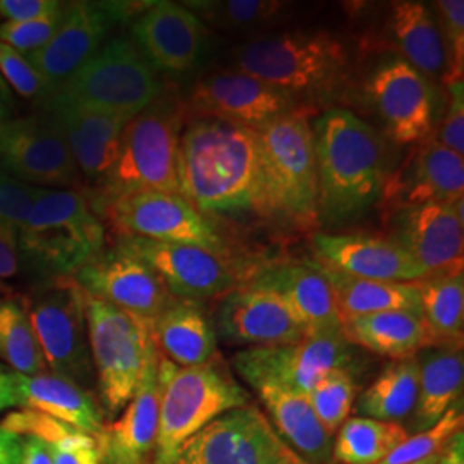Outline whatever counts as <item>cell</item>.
<instances>
[{"mask_svg":"<svg viewBox=\"0 0 464 464\" xmlns=\"http://www.w3.org/2000/svg\"><path fill=\"white\" fill-rule=\"evenodd\" d=\"M181 195L205 216L260 214V157L253 130L197 119L179 140Z\"/></svg>","mask_w":464,"mask_h":464,"instance_id":"1","label":"cell"},{"mask_svg":"<svg viewBox=\"0 0 464 464\" xmlns=\"http://www.w3.org/2000/svg\"><path fill=\"white\" fill-rule=\"evenodd\" d=\"M318 220L344 224L381 201L389 176L387 143L346 109H331L314 126Z\"/></svg>","mask_w":464,"mask_h":464,"instance_id":"2","label":"cell"},{"mask_svg":"<svg viewBox=\"0 0 464 464\" xmlns=\"http://www.w3.org/2000/svg\"><path fill=\"white\" fill-rule=\"evenodd\" d=\"M183 122V105L166 92L130 119L121 134L116 164L97 186L95 214L143 191L181 195L178 155Z\"/></svg>","mask_w":464,"mask_h":464,"instance_id":"3","label":"cell"},{"mask_svg":"<svg viewBox=\"0 0 464 464\" xmlns=\"http://www.w3.org/2000/svg\"><path fill=\"white\" fill-rule=\"evenodd\" d=\"M260 157V214L301 229L318 226L314 131L304 112L255 130Z\"/></svg>","mask_w":464,"mask_h":464,"instance_id":"4","label":"cell"},{"mask_svg":"<svg viewBox=\"0 0 464 464\" xmlns=\"http://www.w3.org/2000/svg\"><path fill=\"white\" fill-rule=\"evenodd\" d=\"M17 246L44 276L72 277L105 246V227L78 189L36 188Z\"/></svg>","mask_w":464,"mask_h":464,"instance_id":"5","label":"cell"},{"mask_svg":"<svg viewBox=\"0 0 464 464\" xmlns=\"http://www.w3.org/2000/svg\"><path fill=\"white\" fill-rule=\"evenodd\" d=\"M348 47L329 32H282L251 38L234 50L232 66L298 100L322 95L341 82Z\"/></svg>","mask_w":464,"mask_h":464,"instance_id":"6","label":"cell"},{"mask_svg":"<svg viewBox=\"0 0 464 464\" xmlns=\"http://www.w3.org/2000/svg\"><path fill=\"white\" fill-rule=\"evenodd\" d=\"M159 375L160 411L153 464H170L188 439L218 416L249 404L248 392L218 358L183 368L159 353Z\"/></svg>","mask_w":464,"mask_h":464,"instance_id":"7","label":"cell"},{"mask_svg":"<svg viewBox=\"0 0 464 464\" xmlns=\"http://www.w3.org/2000/svg\"><path fill=\"white\" fill-rule=\"evenodd\" d=\"M86 325L100 399L107 415L114 416L133 398L155 348L151 324L88 296Z\"/></svg>","mask_w":464,"mask_h":464,"instance_id":"8","label":"cell"},{"mask_svg":"<svg viewBox=\"0 0 464 464\" xmlns=\"http://www.w3.org/2000/svg\"><path fill=\"white\" fill-rule=\"evenodd\" d=\"M164 92L145 55L130 38H114L80 67L55 95L86 109L138 116Z\"/></svg>","mask_w":464,"mask_h":464,"instance_id":"9","label":"cell"},{"mask_svg":"<svg viewBox=\"0 0 464 464\" xmlns=\"http://www.w3.org/2000/svg\"><path fill=\"white\" fill-rule=\"evenodd\" d=\"M88 295L74 277H53L30 306L34 337L50 372L92 394L95 368L86 325Z\"/></svg>","mask_w":464,"mask_h":464,"instance_id":"10","label":"cell"},{"mask_svg":"<svg viewBox=\"0 0 464 464\" xmlns=\"http://www.w3.org/2000/svg\"><path fill=\"white\" fill-rule=\"evenodd\" d=\"M170 464H306L266 413L246 404L216 418L188 439Z\"/></svg>","mask_w":464,"mask_h":464,"instance_id":"11","label":"cell"},{"mask_svg":"<svg viewBox=\"0 0 464 464\" xmlns=\"http://www.w3.org/2000/svg\"><path fill=\"white\" fill-rule=\"evenodd\" d=\"M353 360L354 346L344 334H331L310 335L293 344L243 349L234 354L232 366L253 389L277 385L308 396L329 370L349 368Z\"/></svg>","mask_w":464,"mask_h":464,"instance_id":"12","label":"cell"},{"mask_svg":"<svg viewBox=\"0 0 464 464\" xmlns=\"http://www.w3.org/2000/svg\"><path fill=\"white\" fill-rule=\"evenodd\" d=\"M102 214L111 220L117 236L191 245L218 255L226 249L214 220L178 193H136L117 199Z\"/></svg>","mask_w":464,"mask_h":464,"instance_id":"13","label":"cell"},{"mask_svg":"<svg viewBox=\"0 0 464 464\" xmlns=\"http://www.w3.org/2000/svg\"><path fill=\"white\" fill-rule=\"evenodd\" d=\"M0 169L34 188L64 189L80 184V169L66 140L45 112L9 119L0 126Z\"/></svg>","mask_w":464,"mask_h":464,"instance_id":"14","label":"cell"},{"mask_svg":"<svg viewBox=\"0 0 464 464\" xmlns=\"http://www.w3.org/2000/svg\"><path fill=\"white\" fill-rule=\"evenodd\" d=\"M72 277L90 298L150 324L174 301L157 272L121 241L100 249Z\"/></svg>","mask_w":464,"mask_h":464,"instance_id":"15","label":"cell"},{"mask_svg":"<svg viewBox=\"0 0 464 464\" xmlns=\"http://www.w3.org/2000/svg\"><path fill=\"white\" fill-rule=\"evenodd\" d=\"M131 5L128 2H72L64 7L49 44L26 55L52 93L99 52L114 24L136 11Z\"/></svg>","mask_w":464,"mask_h":464,"instance_id":"16","label":"cell"},{"mask_svg":"<svg viewBox=\"0 0 464 464\" xmlns=\"http://www.w3.org/2000/svg\"><path fill=\"white\" fill-rule=\"evenodd\" d=\"M368 95L385 133L398 145H416L430 138L437 95L430 80L401 57L383 61L368 80Z\"/></svg>","mask_w":464,"mask_h":464,"instance_id":"17","label":"cell"},{"mask_svg":"<svg viewBox=\"0 0 464 464\" xmlns=\"http://www.w3.org/2000/svg\"><path fill=\"white\" fill-rule=\"evenodd\" d=\"M117 241L145 260L174 298L201 303L241 285L239 274L214 251L136 236H117Z\"/></svg>","mask_w":464,"mask_h":464,"instance_id":"18","label":"cell"},{"mask_svg":"<svg viewBox=\"0 0 464 464\" xmlns=\"http://www.w3.org/2000/svg\"><path fill=\"white\" fill-rule=\"evenodd\" d=\"M186 107L197 119L224 121L253 131L299 111L293 97L234 69L201 78Z\"/></svg>","mask_w":464,"mask_h":464,"instance_id":"19","label":"cell"},{"mask_svg":"<svg viewBox=\"0 0 464 464\" xmlns=\"http://www.w3.org/2000/svg\"><path fill=\"white\" fill-rule=\"evenodd\" d=\"M464 197V160L433 136L416 143L383 184V214L429 203H452Z\"/></svg>","mask_w":464,"mask_h":464,"instance_id":"20","label":"cell"},{"mask_svg":"<svg viewBox=\"0 0 464 464\" xmlns=\"http://www.w3.org/2000/svg\"><path fill=\"white\" fill-rule=\"evenodd\" d=\"M216 335L234 346H281L306 335L298 318L274 291L248 282L226 295L218 304Z\"/></svg>","mask_w":464,"mask_h":464,"instance_id":"21","label":"cell"},{"mask_svg":"<svg viewBox=\"0 0 464 464\" xmlns=\"http://www.w3.org/2000/svg\"><path fill=\"white\" fill-rule=\"evenodd\" d=\"M394 241L410 253L425 276L463 270L464 222L456 201L429 203L391 214Z\"/></svg>","mask_w":464,"mask_h":464,"instance_id":"22","label":"cell"},{"mask_svg":"<svg viewBox=\"0 0 464 464\" xmlns=\"http://www.w3.org/2000/svg\"><path fill=\"white\" fill-rule=\"evenodd\" d=\"M318 264L360 279L415 284L425 279L410 253L389 234H325L314 236Z\"/></svg>","mask_w":464,"mask_h":464,"instance_id":"23","label":"cell"},{"mask_svg":"<svg viewBox=\"0 0 464 464\" xmlns=\"http://www.w3.org/2000/svg\"><path fill=\"white\" fill-rule=\"evenodd\" d=\"M38 103L59 126L80 174L97 188L116 164L121 134L133 117L86 109L55 93Z\"/></svg>","mask_w":464,"mask_h":464,"instance_id":"24","label":"cell"},{"mask_svg":"<svg viewBox=\"0 0 464 464\" xmlns=\"http://www.w3.org/2000/svg\"><path fill=\"white\" fill-rule=\"evenodd\" d=\"M133 42L153 69L184 72L198 64L208 28L189 7L155 2L134 21Z\"/></svg>","mask_w":464,"mask_h":464,"instance_id":"25","label":"cell"},{"mask_svg":"<svg viewBox=\"0 0 464 464\" xmlns=\"http://www.w3.org/2000/svg\"><path fill=\"white\" fill-rule=\"evenodd\" d=\"M160 411L159 351L151 349L122 416L97 437L100 464H153Z\"/></svg>","mask_w":464,"mask_h":464,"instance_id":"26","label":"cell"},{"mask_svg":"<svg viewBox=\"0 0 464 464\" xmlns=\"http://www.w3.org/2000/svg\"><path fill=\"white\" fill-rule=\"evenodd\" d=\"M251 282L274 291L298 318L308 337L343 334V316L331 284L316 264L268 266Z\"/></svg>","mask_w":464,"mask_h":464,"instance_id":"27","label":"cell"},{"mask_svg":"<svg viewBox=\"0 0 464 464\" xmlns=\"http://www.w3.org/2000/svg\"><path fill=\"white\" fill-rule=\"evenodd\" d=\"M418 399L410 427L418 431L435 425L463 399V346L433 344L418 351Z\"/></svg>","mask_w":464,"mask_h":464,"instance_id":"28","label":"cell"},{"mask_svg":"<svg viewBox=\"0 0 464 464\" xmlns=\"http://www.w3.org/2000/svg\"><path fill=\"white\" fill-rule=\"evenodd\" d=\"M255 391L272 427L304 463L334 464V439L306 396L277 385H260Z\"/></svg>","mask_w":464,"mask_h":464,"instance_id":"29","label":"cell"},{"mask_svg":"<svg viewBox=\"0 0 464 464\" xmlns=\"http://www.w3.org/2000/svg\"><path fill=\"white\" fill-rule=\"evenodd\" d=\"M17 406L50 416L74 430L99 437L103 416L93 394L53 373H14Z\"/></svg>","mask_w":464,"mask_h":464,"instance_id":"30","label":"cell"},{"mask_svg":"<svg viewBox=\"0 0 464 464\" xmlns=\"http://www.w3.org/2000/svg\"><path fill=\"white\" fill-rule=\"evenodd\" d=\"M151 339L164 358L183 368L218 358L214 325L198 301L174 298L151 322Z\"/></svg>","mask_w":464,"mask_h":464,"instance_id":"31","label":"cell"},{"mask_svg":"<svg viewBox=\"0 0 464 464\" xmlns=\"http://www.w3.org/2000/svg\"><path fill=\"white\" fill-rule=\"evenodd\" d=\"M389 32L401 59L423 76L442 78L448 72V50L439 19L423 2L402 0L391 5Z\"/></svg>","mask_w":464,"mask_h":464,"instance_id":"32","label":"cell"},{"mask_svg":"<svg viewBox=\"0 0 464 464\" xmlns=\"http://www.w3.org/2000/svg\"><path fill=\"white\" fill-rule=\"evenodd\" d=\"M343 334L353 346L391 360L411 358L418 351L433 346L423 316L410 310L346 316L343 318Z\"/></svg>","mask_w":464,"mask_h":464,"instance_id":"33","label":"cell"},{"mask_svg":"<svg viewBox=\"0 0 464 464\" xmlns=\"http://www.w3.org/2000/svg\"><path fill=\"white\" fill-rule=\"evenodd\" d=\"M320 270L331 284L339 314L346 316L370 315L389 310H410L421 314L420 291L415 284L404 282L370 281L343 274L331 266H322Z\"/></svg>","mask_w":464,"mask_h":464,"instance_id":"34","label":"cell"},{"mask_svg":"<svg viewBox=\"0 0 464 464\" xmlns=\"http://www.w3.org/2000/svg\"><path fill=\"white\" fill-rule=\"evenodd\" d=\"M421 316L433 344L463 346L464 274L446 272L416 282Z\"/></svg>","mask_w":464,"mask_h":464,"instance_id":"35","label":"cell"},{"mask_svg":"<svg viewBox=\"0 0 464 464\" xmlns=\"http://www.w3.org/2000/svg\"><path fill=\"white\" fill-rule=\"evenodd\" d=\"M418 399L416 356L392 360L370 383L356 402V413L372 420L398 423L410 418Z\"/></svg>","mask_w":464,"mask_h":464,"instance_id":"36","label":"cell"},{"mask_svg":"<svg viewBox=\"0 0 464 464\" xmlns=\"http://www.w3.org/2000/svg\"><path fill=\"white\" fill-rule=\"evenodd\" d=\"M408 437L410 431L399 423L348 418L334 440V464H381Z\"/></svg>","mask_w":464,"mask_h":464,"instance_id":"37","label":"cell"},{"mask_svg":"<svg viewBox=\"0 0 464 464\" xmlns=\"http://www.w3.org/2000/svg\"><path fill=\"white\" fill-rule=\"evenodd\" d=\"M186 7L205 23L227 32H258L281 23L289 4L276 0H205L188 2Z\"/></svg>","mask_w":464,"mask_h":464,"instance_id":"38","label":"cell"},{"mask_svg":"<svg viewBox=\"0 0 464 464\" xmlns=\"http://www.w3.org/2000/svg\"><path fill=\"white\" fill-rule=\"evenodd\" d=\"M0 358L21 375H40L47 370L30 316L14 299H0Z\"/></svg>","mask_w":464,"mask_h":464,"instance_id":"39","label":"cell"},{"mask_svg":"<svg viewBox=\"0 0 464 464\" xmlns=\"http://www.w3.org/2000/svg\"><path fill=\"white\" fill-rule=\"evenodd\" d=\"M356 394L358 385L353 372L349 368H334L316 382L306 398L322 427L334 437L348 420Z\"/></svg>","mask_w":464,"mask_h":464,"instance_id":"40","label":"cell"},{"mask_svg":"<svg viewBox=\"0 0 464 464\" xmlns=\"http://www.w3.org/2000/svg\"><path fill=\"white\" fill-rule=\"evenodd\" d=\"M463 427V402L459 401L430 429L418 431L399 444L381 464H411L439 456Z\"/></svg>","mask_w":464,"mask_h":464,"instance_id":"41","label":"cell"},{"mask_svg":"<svg viewBox=\"0 0 464 464\" xmlns=\"http://www.w3.org/2000/svg\"><path fill=\"white\" fill-rule=\"evenodd\" d=\"M439 13V24L448 50V72L446 83L463 80L464 71V2L463 0H440L435 4Z\"/></svg>","mask_w":464,"mask_h":464,"instance_id":"42","label":"cell"},{"mask_svg":"<svg viewBox=\"0 0 464 464\" xmlns=\"http://www.w3.org/2000/svg\"><path fill=\"white\" fill-rule=\"evenodd\" d=\"M0 72L21 97L42 102L52 95L49 84L34 71L28 59L17 50L0 44Z\"/></svg>","mask_w":464,"mask_h":464,"instance_id":"43","label":"cell"},{"mask_svg":"<svg viewBox=\"0 0 464 464\" xmlns=\"http://www.w3.org/2000/svg\"><path fill=\"white\" fill-rule=\"evenodd\" d=\"M63 14H64V9L53 16L45 17L40 21H28V23L5 21L0 24V44L13 47L26 57L36 50L44 49L49 44L50 38L53 36L63 19Z\"/></svg>","mask_w":464,"mask_h":464,"instance_id":"44","label":"cell"},{"mask_svg":"<svg viewBox=\"0 0 464 464\" xmlns=\"http://www.w3.org/2000/svg\"><path fill=\"white\" fill-rule=\"evenodd\" d=\"M34 186L21 183L0 170V222L21 226L32 210Z\"/></svg>","mask_w":464,"mask_h":464,"instance_id":"45","label":"cell"},{"mask_svg":"<svg viewBox=\"0 0 464 464\" xmlns=\"http://www.w3.org/2000/svg\"><path fill=\"white\" fill-rule=\"evenodd\" d=\"M448 112L440 128L437 130L435 140L446 149L463 157L464 153V84L463 80L449 83Z\"/></svg>","mask_w":464,"mask_h":464,"instance_id":"46","label":"cell"},{"mask_svg":"<svg viewBox=\"0 0 464 464\" xmlns=\"http://www.w3.org/2000/svg\"><path fill=\"white\" fill-rule=\"evenodd\" d=\"M52 464H100L97 439L74 430L49 444Z\"/></svg>","mask_w":464,"mask_h":464,"instance_id":"47","label":"cell"},{"mask_svg":"<svg viewBox=\"0 0 464 464\" xmlns=\"http://www.w3.org/2000/svg\"><path fill=\"white\" fill-rule=\"evenodd\" d=\"M63 9L64 5L57 0H0V16L13 23L40 21Z\"/></svg>","mask_w":464,"mask_h":464,"instance_id":"48","label":"cell"},{"mask_svg":"<svg viewBox=\"0 0 464 464\" xmlns=\"http://www.w3.org/2000/svg\"><path fill=\"white\" fill-rule=\"evenodd\" d=\"M17 229L11 222H0V281L17 272Z\"/></svg>","mask_w":464,"mask_h":464,"instance_id":"49","label":"cell"},{"mask_svg":"<svg viewBox=\"0 0 464 464\" xmlns=\"http://www.w3.org/2000/svg\"><path fill=\"white\" fill-rule=\"evenodd\" d=\"M23 442L16 433L2 430L0 435V464H21Z\"/></svg>","mask_w":464,"mask_h":464,"instance_id":"50","label":"cell"},{"mask_svg":"<svg viewBox=\"0 0 464 464\" xmlns=\"http://www.w3.org/2000/svg\"><path fill=\"white\" fill-rule=\"evenodd\" d=\"M21 464H52L49 446L38 439H30L23 444Z\"/></svg>","mask_w":464,"mask_h":464,"instance_id":"51","label":"cell"},{"mask_svg":"<svg viewBox=\"0 0 464 464\" xmlns=\"http://www.w3.org/2000/svg\"><path fill=\"white\" fill-rule=\"evenodd\" d=\"M435 464H464V433L458 431L446 449L440 452Z\"/></svg>","mask_w":464,"mask_h":464,"instance_id":"52","label":"cell"},{"mask_svg":"<svg viewBox=\"0 0 464 464\" xmlns=\"http://www.w3.org/2000/svg\"><path fill=\"white\" fill-rule=\"evenodd\" d=\"M17 406L14 373L0 368V411Z\"/></svg>","mask_w":464,"mask_h":464,"instance_id":"53","label":"cell"},{"mask_svg":"<svg viewBox=\"0 0 464 464\" xmlns=\"http://www.w3.org/2000/svg\"><path fill=\"white\" fill-rule=\"evenodd\" d=\"M7 112H9V93H7L5 84H4L2 78H0V126L9 121L7 119Z\"/></svg>","mask_w":464,"mask_h":464,"instance_id":"54","label":"cell"},{"mask_svg":"<svg viewBox=\"0 0 464 464\" xmlns=\"http://www.w3.org/2000/svg\"><path fill=\"white\" fill-rule=\"evenodd\" d=\"M440 456V454H439ZM439 456H433V458H429V459H423V461H418V463L411 464H435L437 463V459H439Z\"/></svg>","mask_w":464,"mask_h":464,"instance_id":"55","label":"cell"},{"mask_svg":"<svg viewBox=\"0 0 464 464\" xmlns=\"http://www.w3.org/2000/svg\"><path fill=\"white\" fill-rule=\"evenodd\" d=\"M0 435H2V429H0Z\"/></svg>","mask_w":464,"mask_h":464,"instance_id":"56","label":"cell"}]
</instances>
